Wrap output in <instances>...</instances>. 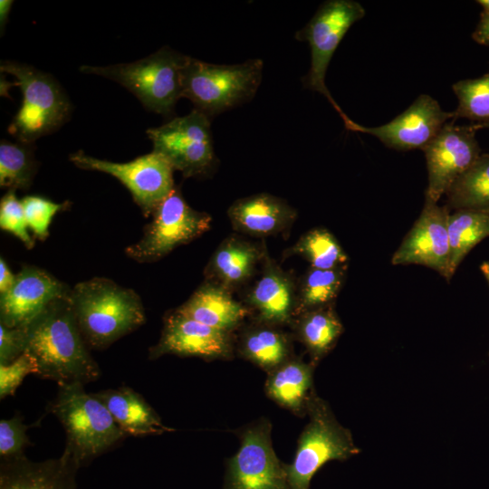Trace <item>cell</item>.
I'll use <instances>...</instances> for the list:
<instances>
[{"mask_svg":"<svg viewBox=\"0 0 489 489\" xmlns=\"http://www.w3.org/2000/svg\"><path fill=\"white\" fill-rule=\"evenodd\" d=\"M69 294L53 300L24 327V352L34 360L38 377L59 386L85 385L98 379L101 370L82 335Z\"/></svg>","mask_w":489,"mask_h":489,"instance_id":"obj_1","label":"cell"},{"mask_svg":"<svg viewBox=\"0 0 489 489\" xmlns=\"http://www.w3.org/2000/svg\"><path fill=\"white\" fill-rule=\"evenodd\" d=\"M69 297L90 349L107 348L146 321L140 297L107 278L81 282L71 289Z\"/></svg>","mask_w":489,"mask_h":489,"instance_id":"obj_2","label":"cell"},{"mask_svg":"<svg viewBox=\"0 0 489 489\" xmlns=\"http://www.w3.org/2000/svg\"><path fill=\"white\" fill-rule=\"evenodd\" d=\"M84 385L59 386L48 408L62 425L66 446L80 468L126 437L110 413Z\"/></svg>","mask_w":489,"mask_h":489,"instance_id":"obj_3","label":"cell"},{"mask_svg":"<svg viewBox=\"0 0 489 489\" xmlns=\"http://www.w3.org/2000/svg\"><path fill=\"white\" fill-rule=\"evenodd\" d=\"M187 56L168 47L129 63L84 65L80 70L113 80L131 91L149 110L169 114L183 97L182 70Z\"/></svg>","mask_w":489,"mask_h":489,"instance_id":"obj_4","label":"cell"},{"mask_svg":"<svg viewBox=\"0 0 489 489\" xmlns=\"http://www.w3.org/2000/svg\"><path fill=\"white\" fill-rule=\"evenodd\" d=\"M263 66L259 59L219 65L187 56L182 70L183 97L207 116L222 112L254 96Z\"/></svg>","mask_w":489,"mask_h":489,"instance_id":"obj_5","label":"cell"},{"mask_svg":"<svg viewBox=\"0 0 489 489\" xmlns=\"http://www.w3.org/2000/svg\"><path fill=\"white\" fill-rule=\"evenodd\" d=\"M0 69L16 79L23 94L21 107L9 126L19 141L31 144L68 120L70 101L53 77L15 62H2Z\"/></svg>","mask_w":489,"mask_h":489,"instance_id":"obj_6","label":"cell"},{"mask_svg":"<svg viewBox=\"0 0 489 489\" xmlns=\"http://www.w3.org/2000/svg\"><path fill=\"white\" fill-rule=\"evenodd\" d=\"M307 413L310 421L300 436L293 461L285 465L290 489H309L312 476L324 464L359 453L350 432L314 392Z\"/></svg>","mask_w":489,"mask_h":489,"instance_id":"obj_7","label":"cell"},{"mask_svg":"<svg viewBox=\"0 0 489 489\" xmlns=\"http://www.w3.org/2000/svg\"><path fill=\"white\" fill-rule=\"evenodd\" d=\"M364 7L353 0H329L322 3L309 23L295 38L307 42L311 49V65L302 79L307 89L322 94L339 113L346 126L350 119L332 98L325 84L330 62L350 26L362 19Z\"/></svg>","mask_w":489,"mask_h":489,"instance_id":"obj_8","label":"cell"},{"mask_svg":"<svg viewBox=\"0 0 489 489\" xmlns=\"http://www.w3.org/2000/svg\"><path fill=\"white\" fill-rule=\"evenodd\" d=\"M152 217L140 240L126 249V254L139 263L162 258L203 235L211 224L210 216L193 209L176 187L157 206Z\"/></svg>","mask_w":489,"mask_h":489,"instance_id":"obj_9","label":"cell"},{"mask_svg":"<svg viewBox=\"0 0 489 489\" xmlns=\"http://www.w3.org/2000/svg\"><path fill=\"white\" fill-rule=\"evenodd\" d=\"M147 134L153 151L162 155L185 177L206 174L216 162L208 116L197 109L148 129Z\"/></svg>","mask_w":489,"mask_h":489,"instance_id":"obj_10","label":"cell"},{"mask_svg":"<svg viewBox=\"0 0 489 489\" xmlns=\"http://www.w3.org/2000/svg\"><path fill=\"white\" fill-rule=\"evenodd\" d=\"M69 158L81 168L107 173L120 180L146 216L152 215L175 188L173 167L153 150L124 163L96 158L82 150L70 155Z\"/></svg>","mask_w":489,"mask_h":489,"instance_id":"obj_11","label":"cell"},{"mask_svg":"<svg viewBox=\"0 0 489 489\" xmlns=\"http://www.w3.org/2000/svg\"><path fill=\"white\" fill-rule=\"evenodd\" d=\"M271 430L267 419L243 430L240 447L227 462L223 489H290L285 464L272 446Z\"/></svg>","mask_w":489,"mask_h":489,"instance_id":"obj_12","label":"cell"},{"mask_svg":"<svg viewBox=\"0 0 489 489\" xmlns=\"http://www.w3.org/2000/svg\"><path fill=\"white\" fill-rule=\"evenodd\" d=\"M478 128L477 124L455 125L452 120L446 123L422 149L428 171L427 200L437 203L451 185L479 158L480 149L475 136Z\"/></svg>","mask_w":489,"mask_h":489,"instance_id":"obj_13","label":"cell"},{"mask_svg":"<svg viewBox=\"0 0 489 489\" xmlns=\"http://www.w3.org/2000/svg\"><path fill=\"white\" fill-rule=\"evenodd\" d=\"M452 112L441 109L436 100L422 94L401 114L389 122L378 127H364L350 120L349 130L369 134L385 146L397 150L423 149L441 130Z\"/></svg>","mask_w":489,"mask_h":489,"instance_id":"obj_14","label":"cell"},{"mask_svg":"<svg viewBox=\"0 0 489 489\" xmlns=\"http://www.w3.org/2000/svg\"><path fill=\"white\" fill-rule=\"evenodd\" d=\"M446 207L426 199L425 206L392 256L394 265L416 264L451 278Z\"/></svg>","mask_w":489,"mask_h":489,"instance_id":"obj_15","label":"cell"},{"mask_svg":"<svg viewBox=\"0 0 489 489\" xmlns=\"http://www.w3.org/2000/svg\"><path fill=\"white\" fill-rule=\"evenodd\" d=\"M166 354L207 360L230 359L232 338L230 332L201 323L176 310L165 317L161 336L149 349V359L156 360Z\"/></svg>","mask_w":489,"mask_h":489,"instance_id":"obj_16","label":"cell"},{"mask_svg":"<svg viewBox=\"0 0 489 489\" xmlns=\"http://www.w3.org/2000/svg\"><path fill=\"white\" fill-rule=\"evenodd\" d=\"M70 291L48 272L36 266H24L14 285L0 294V324L25 327L49 303Z\"/></svg>","mask_w":489,"mask_h":489,"instance_id":"obj_17","label":"cell"},{"mask_svg":"<svg viewBox=\"0 0 489 489\" xmlns=\"http://www.w3.org/2000/svg\"><path fill=\"white\" fill-rule=\"evenodd\" d=\"M79 468L65 449L58 458L42 462L31 461L24 455L1 459L0 489H76Z\"/></svg>","mask_w":489,"mask_h":489,"instance_id":"obj_18","label":"cell"},{"mask_svg":"<svg viewBox=\"0 0 489 489\" xmlns=\"http://www.w3.org/2000/svg\"><path fill=\"white\" fill-rule=\"evenodd\" d=\"M295 216L294 209L285 201L264 193L240 198L228 209V216L236 230L256 236L281 232Z\"/></svg>","mask_w":489,"mask_h":489,"instance_id":"obj_19","label":"cell"},{"mask_svg":"<svg viewBox=\"0 0 489 489\" xmlns=\"http://www.w3.org/2000/svg\"><path fill=\"white\" fill-rule=\"evenodd\" d=\"M93 395L107 408L119 427L127 435H160L173 429L166 427L144 398L129 387L101 390Z\"/></svg>","mask_w":489,"mask_h":489,"instance_id":"obj_20","label":"cell"},{"mask_svg":"<svg viewBox=\"0 0 489 489\" xmlns=\"http://www.w3.org/2000/svg\"><path fill=\"white\" fill-rule=\"evenodd\" d=\"M248 303L264 324L289 323L296 311L293 284L280 268L267 264L248 294Z\"/></svg>","mask_w":489,"mask_h":489,"instance_id":"obj_21","label":"cell"},{"mask_svg":"<svg viewBox=\"0 0 489 489\" xmlns=\"http://www.w3.org/2000/svg\"><path fill=\"white\" fill-rule=\"evenodd\" d=\"M177 311L201 323L227 332L237 328L248 312L225 287L212 283L199 287Z\"/></svg>","mask_w":489,"mask_h":489,"instance_id":"obj_22","label":"cell"},{"mask_svg":"<svg viewBox=\"0 0 489 489\" xmlns=\"http://www.w3.org/2000/svg\"><path fill=\"white\" fill-rule=\"evenodd\" d=\"M312 373V364L292 357L268 372L264 386L266 395L292 413L303 416L314 392Z\"/></svg>","mask_w":489,"mask_h":489,"instance_id":"obj_23","label":"cell"},{"mask_svg":"<svg viewBox=\"0 0 489 489\" xmlns=\"http://www.w3.org/2000/svg\"><path fill=\"white\" fill-rule=\"evenodd\" d=\"M260 257L256 245L239 238H228L214 253L208 273L222 286H235L252 275Z\"/></svg>","mask_w":489,"mask_h":489,"instance_id":"obj_24","label":"cell"},{"mask_svg":"<svg viewBox=\"0 0 489 489\" xmlns=\"http://www.w3.org/2000/svg\"><path fill=\"white\" fill-rule=\"evenodd\" d=\"M239 350L267 373L292 358L288 336L268 324L248 329L242 336Z\"/></svg>","mask_w":489,"mask_h":489,"instance_id":"obj_25","label":"cell"},{"mask_svg":"<svg viewBox=\"0 0 489 489\" xmlns=\"http://www.w3.org/2000/svg\"><path fill=\"white\" fill-rule=\"evenodd\" d=\"M295 328L313 361L331 350L343 331L340 321L330 306L301 313Z\"/></svg>","mask_w":489,"mask_h":489,"instance_id":"obj_26","label":"cell"},{"mask_svg":"<svg viewBox=\"0 0 489 489\" xmlns=\"http://www.w3.org/2000/svg\"><path fill=\"white\" fill-rule=\"evenodd\" d=\"M446 195L453 207L489 213V155H480Z\"/></svg>","mask_w":489,"mask_h":489,"instance_id":"obj_27","label":"cell"},{"mask_svg":"<svg viewBox=\"0 0 489 489\" xmlns=\"http://www.w3.org/2000/svg\"><path fill=\"white\" fill-rule=\"evenodd\" d=\"M450 273L454 274L468 252L489 235V213L459 210L449 215Z\"/></svg>","mask_w":489,"mask_h":489,"instance_id":"obj_28","label":"cell"},{"mask_svg":"<svg viewBox=\"0 0 489 489\" xmlns=\"http://www.w3.org/2000/svg\"><path fill=\"white\" fill-rule=\"evenodd\" d=\"M346 267L323 270L311 267L304 274L296 297L297 314L330 306L337 297Z\"/></svg>","mask_w":489,"mask_h":489,"instance_id":"obj_29","label":"cell"},{"mask_svg":"<svg viewBox=\"0 0 489 489\" xmlns=\"http://www.w3.org/2000/svg\"><path fill=\"white\" fill-rule=\"evenodd\" d=\"M292 253L305 258L312 267L323 270L346 267L348 256L336 238L326 229L316 228L303 235Z\"/></svg>","mask_w":489,"mask_h":489,"instance_id":"obj_30","label":"cell"},{"mask_svg":"<svg viewBox=\"0 0 489 489\" xmlns=\"http://www.w3.org/2000/svg\"><path fill=\"white\" fill-rule=\"evenodd\" d=\"M29 143H0V186L9 189H27L33 180L36 164Z\"/></svg>","mask_w":489,"mask_h":489,"instance_id":"obj_31","label":"cell"},{"mask_svg":"<svg viewBox=\"0 0 489 489\" xmlns=\"http://www.w3.org/2000/svg\"><path fill=\"white\" fill-rule=\"evenodd\" d=\"M458 99L452 111L454 120L465 118L481 127L489 125V73L476 79L459 81L453 85Z\"/></svg>","mask_w":489,"mask_h":489,"instance_id":"obj_32","label":"cell"},{"mask_svg":"<svg viewBox=\"0 0 489 489\" xmlns=\"http://www.w3.org/2000/svg\"><path fill=\"white\" fill-rule=\"evenodd\" d=\"M0 227L20 239L28 249L34 247V241L27 230L22 200L16 197L14 189H9L1 198Z\"/></svg>","mask_w":489,"mask_h":489,"instance_id":"obj_33","label":"cell"},{"mask_svg":"<svg viewBox=\"0 0 489 489\" xmlns=\"http://www.w3.org/2000/svg\"><path fill=\"white\" fill-rule=\"evenodd\" d=\"M22 204L28 228L41 240L49 235V225L55 214L67 206L37 196L24 197Z\"/></svg>","mask_w":489,"mask_h":489,"instance_id":"obj_34","label":"cell"},{"mask_svg":"<svg viewBox=\"0 0 489 489\" xmlns=\"http://www.w3.org/2000/svg\"><path fill=\"white\" fill-rule=\"evenodd\" d=\"M29 427L23 423L20 415L0 421V456L1 459H10L21 456L30 445L27 436Z\"/></svg>","mask_w":489,"mask_h":489,"instance_id":"obj_35","label":"cell"},{"mask_svg":"<svg viewBox=\"0 0 489 489\" xmlns=\"http://www.w3.org/2000/svg\"><path fill=\"white\" fill-rule=\"evenodd\" d=\"M37 372L34 360L26 352L9 364L0 365V398L13 396L27 375Z\"/></svg>","mask_w":489,"mask_h":489,"instance_id":"obj_36","label":"cell"},{"mask_svg":"<svg viewBox=\"0 0 489 489\" xmlns=\"http://www.w3.org/2000/svg\"><path fill=\"white\" fill-rule=\"evenodd\" d=\"M24 327L10 328L0 324V365L9 364L25 350Z\"/></svg>","mask_w":489,"mask_h":489,"instance_id":"obj_37","label":"cell"},{"mask_svg":"<svg viewBox=\"0 0 489 489\" xmlns=\"http://www.w3.org/2000/svg\"><path fill=\"white\" fill-rule=\"evenodd\" d=\"M473 39L483 45H489V14L482 13L473 35Z\"/></svg>","mask_w":489,"mask_h":489,"instance_id":"obj_38","label":"cell"},{"mask_svg":"<svg viewBox=\"0 0 489 489\" xmlns=\"http://www.w3.org/2000/svg\"><path fill=\"white\" fill-rule=\"evenodd\" d=\"M16 274L8 268L4 258L0 259V294L6 292L14 283Z\"/></svg>","mask_w":489,"mask_h":489,"instance_id":"obj_39","label":"cell"},{"mask_svg":"<svg viewBox=\"0 0 489 489\" xmlns=\"http://www.w3.org/2000/svg\"><path fill=\"white\" fill-rule=\"evenodd\" d=\"M12 5H13V1H10V0L0 1V27H1L2 33L5 25L8 14L11 11Z\"/></svg>","mask_w":489,"mask_h":489,"instance_id":"obj_40","label":"cell"},{"mask_svg":"<svg viewBox=\"0 0 489 489\" xmlns=\"http://www.w3.org/2000/svg\"><path fill=\"white\" fill-rule=\"evenodd\" d=\"M481 270L489 283V262H484L481 265Z\"/></svg>","mask_w":489,"mask_h":489,"instance_id":"obj_41","label":"cell"},{"mask_svg":"<svg viewBox=\"0 0 489 489\" xmlns=\"http://www.w3.org/2000/svg\"><path fill=\"white\" fill-rule=\"evenodd\" d=\"M477 3L483 7V13L489 14V0H478Z\"/></svg>","mask_w":489,"mask_h":489,"instance_id":"obj_42","label":"cell"},{"mask_svg":"<svg viewBox=\"0 0 489 489\" xmlns=\"http://www.w3.org/2000/svg\"><path fill=\"white\" fill-rule=\"evenodd\" d=\"M486 127H489V125H488V126H486Z\"/></svg>","mask_w":489,"mask_h":489,"instance_id":"obj_43","label":"cell"}]
</instances>
